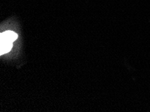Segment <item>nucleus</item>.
Segmentation results:
<instances>
[{
	"label": "nucleus",
	"mask_w": 150,
	"mask_h": 112,
	"mask_svg": "<svg viewBox=\"0 0 150 112\" xmlns=\"http://www.w3.org/2000/svg\"><path fill=\"white\" fill-rule=\"evenodd\" d=\"M18 38L16 33L12 31H6L0 34V40H4L10 42H13Z\"/></svg>",
	"instance_id": "nucleus-1"
},
{
	"label": "nucleus",
	"mask_w": 150,
	"mask_h": 112,
	"mask_svg": "<svg viewBox=\"0 0 150 112\" xmlns=\"http://www.w3.org/2000/svg\"><path fill=\"white\" fill-rule=\"evenodd\" d=\"M0 42H1V44H0V54L1 55L8 53L12 49V42L4 40H0Z\"/></svg>",
	"instance_id": "nucleus-2"
}]
</instances>
